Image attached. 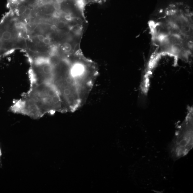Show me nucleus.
Returning a JSON list of instances; mask_svg holds the SVG:
<instances>
[{"label": "nucleus", "mask_w": 193, "mask_h": 193, "mask_svg": "<svg viewBox=\"0 0 193 193\" xmlns=\"http://www.w3.org/2000/svg\"><path fill=\"white\" fill-rule=\"evenodd\" d=\"M14 113L33 119L47 114L66 112L57 90L52 83H30L29 90L10 108Z\"/></svg>", "instance_id": "obj_1"}, {"label": "nucleus", "mask_w": 193, "mask_h": 193, "mask_svg": "<svg viewBox=\"0 0 193 193\" xmlns=\"http://www.w3.org/2000/svg\"><path fill=\"white\" fill-rule=\"evenodd\" d=\"M53 64L52 84L61 98L66 112H74L85 102L70 70L69 59L57 56L51 57Z\"/></svg>", "instance_id": "obj_2"}, {"label": "nucleus", "mask_w": 193, "mask_h": 193, "mask_svg": "<svg viewBox=\"0 0 193 193\" xmlns=\"http://www.w3.org/2000/svg\"><path fill=\"white\" fill-rule=\"evenodd\" d=\"M88 3L90 2H100L102 0H87Z\"/></svg>", "instance_id": "obj_3"}, {"label": "nucleus", "mask_w": 193, "mask_h": 193, "mask_svg": "<svg viewBox=\"0 0 193 193\" xmlns=\"http://www.w3.org/2000/svg\"><path fill=\"white\" fill-rule=\"evenodd\" d=\"M55 46H56V45H55ZM56 47H57V46H56ZM57 48H58V47H57Z\"/></svg>", "instance_id": "obj_4"}]
</instances>
